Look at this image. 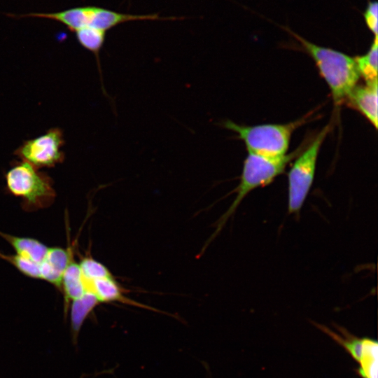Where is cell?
<instances>
[{
	"mask_svg": "<svg viewBox=\"0 0 378 378\" xmlns=\"http://www.w3.org/2000/svg\"><path fill=\"white\" fill-rule=\"evenodd\" d=\"M330 131L326 125L296 158L288 174V210L298 214L312 186L318 153Z\"/></svg>",
	"mask_w": 378,
	"mask_h": 378,
	"instance_id": "obj_5",
	"label": "cell"
},
{
	"mask_svg": "<svg viewBox=\"0 0 378 378\" xmlns=\"http://www.w3.org/2000/svg\"><path fill=\"white\" fill-rule=\"evenodd\" d=\"M0 258L8 261L24 275L40 279L39 265L16 254L7 255L0 253Z\"/></svg>",
	"mask_w": 378,
	"mask_h": 378,
	"instance_id": "obj_18",
	"label": "cell"
},
{
	"mask_svg": "<svg viewBox=\"0 0 378 378\" xmlns=\"http://www.w3.org/2000/svg\"><path fill=\"white\" fill-rule=\"evenodd\" d=\"M3 237L15 251V254L39 264L44 258L48 247L38 240L18 237L0 232Z\"/></svg>",
	"mask_w": 378,
	"mask_h": 378,
	"instance_id": "obj_11",
	"label": "cell"
},
{
	"mask_svg": "<svg viewBox=\"0 0 378 378\" xmlns=\"http://www.w3.org/2000/svg\"><path fill=\"white\" fill-rule=\"evenodd\" d=\"M60 290L64 299L65 316L69 308L70 302L80 298L85 293L84 281L79 266L74 258H72L62 276Z\"/></svg>",
	"mask_w": 378,
	"mask_h": 378,
	"instance_id": "obj_10",
	"label": "cell"
},
{
	"mask_svg": "<svg viewBox=\"0 0 378 378\" xmlns=\"http://www.w3.org/2000/svg\"><path fill=\"white\" fill-rule=\"evenodd\" d=\"M306 118L286 124L241 125L230 120L222 126L233 131L241 139L248 153L265 157H282L286 155L291 135L303 124Z\"/></svg>",
	"mask_w": 378,
	"mask_h": 378,
	"instance_id": "obj_4",
	"label": "cell"
},
{
	"mask_svg": "<svg viewBox=\"0 0 378 378\" xmlns=\"http://www.w3.org/2000/svg\"><path fill=\"white\" fill-rule=\"evenodd\" d=\"M85 292L92 293L99 303L120 302L153 312L166 314L155 307L136 302L125 294V290L116 281L114 276L90 281H85Z\"/></svg>",
	"mask_w": 378,
	"mask_h": 378,
	"instance_id": "obj_7",
	"label": "cell"
},
{
	"mask_svg": "<svg viewBox=\"0 0 378 378\" xmlns=\"http://www.w3.org/2000/svg\"><path fill=\"white\" fill-rule=\"evenodd\" d=\"M29 163L15 162L5 174L8 192L22 200L24 211H33L52 204L56 197L52 179Z\"/></svg>",
	"mask_w": 378,
	"mask_h": 378,
	"instance_id": "obj_3",
	"label": "cell"
},
{
	"mask_svg": "<svg viewBox=\"0 0 378 378\" xmlns=\"http://www.w3.org/2000/svg\"><path fill=\"white\" fill-rule=\"evenodd\" d=\"M377 49L378 38L374 36L369 50L363 55L354 58L359 75L367 84L377 83Z\"/></svg>",
	"mask_w": 378,
	"mask_h": 378,
	"instance_id": "obj_14",
	"label": "cell"
},
{
	"mask_svg": "<svg viewBox=\"0 0 378 378\" xmlns=\"http://www.w3.org/2000/svg\"><path fill=\"white\" fill-rule=\"evenodd\" d=\"M63 131L52 127L43 134L24 141L14 152L22 161L41 169L53 167L64 160Z\"/></svg>",
	"mask_w": 378,
	"mask_h": 378,
	"instance_id": "obj_6",
	"label": "cell"
},
{
	"mask_svg": "<svg viewBox=\"0 0 378 378\" xmlns=\"http://www.w3.org/2000/svg\"><path fill=\"white\" fill-rule=\"evenodd\" d=\"M78 263L83 279L85 281H90L113 276L104 264L95 260L91 255L82 257Z\"/></svg>",
	"mask_w": 378,
	"mask_h": 378,
	"instance_id": "obj_17",
	"label": "cell"
},
{
	"mask_svg": "<svg viewBox=\"0 0 378 378\" xmlns=\"http://www.w3.org/2000/svg\"><path fill=\"white\" fill-rule=\"evenodd\" d=\"M297 153L295 151L282 157L271 158L248 153L244 162L239 183L235 189L236 197L216 222V230L209 242L223 229L246 195L258 188L271 183L284 172L288 162L297 156Z\"/></svg>",
	"mask_w": 378,
	"mask_h": 378,
	"instance_id": "obj_2",
	"label": "cell"
},
{
	"mask_svg": "<svg viewBox=\"0 0 378 378\" xmlns=\"http://www.w3.org/2000/svg\"><path fill=\"white\" fill-rule=\"evenodd\" d=\"M75 34L80 45L95 55L100 71L99 52L104 43L106 31L86 27L76 31Z\"/></svg>",
	"mask_w": 378,
	"mask_h": 378,
	"instance_id": "obj_16",
	"label": "cell"
},
{
	"mask_svg": "<svg viewBox=\"0 0 378 378\" xmlns=\"http://www.w3.org/2000/svg\"><path fill=\"white\" fill-rule=\"evenodd\" d=\"M377 351L376 341L362 340L359 372L363 378H377Z\"/></svg>",
	"mask_w": 378,
	"mask_h": 378,
	"instance_id": "obj_15",
	"label": "cell"
},
{
	"mask_svg": "<svg viewBox=\"0 0 378 378\" xmlns=\"http://www.w3.org/2000/svg\"><path fill=\"white\" fill-rule=\"evenodd\" d=\"M74 258L71 246L48 247L43 260L38 264L40 279L48 281L60 290L62 276Z\"/></svg>",
	"mask_w": 378,
	"mask_h": 378,
	"instance_id": "obj_8",
	"label": "cell"
},
{
	"mask_svg": "<svg viewBox=\"0 0 378 378\" xmlns=\"http://www.w3.org/2000/svg\"><path fill=\"white\" fill-rule=\"evenodd\" d=\"M377 83L356 85L348 95L349 104L358 110L377 129Z\"/></svg>",
	"mask_w": 378,
	"mask_h": 378,
	"instance_id": "obj_9",
	"label": "cell"
},
{
	"mask_svg": "<svg viewBox=\"0 0 378 378\" xmlns=\"http://www.w3.org/2000/svg\"><path fill=\"white\" fill-rule=\"evenodd\" d=\"M338 342H340L346 349L349 351L351 356L358 361L360 359L361 354V346H362V340L357 338H340L339 337H335Z\"/></svg>",
	"mask_w": 378,
	"mask_h": 378,
	"instance_id": "obj_20",
	"label": "cell"
},
{
	"mask_svg": "<svg viewBox=\"0 0 378 378\" xmlns=\"http://www.w3.org/2000/svg\"><path fill=\"white\" fill-rule=\"evenodd\" d=\"M99 304L100 303L97 299L88 292L71 302L70 308L71 332L74 342H76L85 321Z\"/></svg>",
	"mask_w": 378,
	"mask_h": 378,
	"instance_id": "obj_12",
	"label": "cell"
},
{
	"mask_svg": "<svg viewBox=\"0 0 378 378\" xmlns=\"http://www.w3.org/2000/svg\"><path fill=\"white\" fill-rule=\"evenodd\" d=\"M158 19H159V16L156 14L130 15L97 7L94 20L90 27L106 31L115 26L125 22Z\"/></svg>",
	"mask_w": 378,
	"mask_h": 378,
	"instance_id": "obj_13",
	"label": "cell"
},
{
	"mask_svg": "<svg viewBox=\"0 0 378 378\" xmlns=\"http://www.w3.org/2000/svg\"><path fill=\"white\" fill-rule=\"evenodd\" d=\"M288 31L312 57L330 90L335 104L340 106L357 85L360 77L354 58L312 43L291 30Z\"/></svg>",
	"mask_w": 378,
	"mask_h": 378,
	"instance_id": "obj_1",
	"label": "cell"
},
{
	"mask_svg": "<svg viewBox=\"0 0 378 378\" xmlns=\"http://www.w3.org/2000/svg\"><path fill=\"white\" fill-rule=\"evenodd\" d=\"M365 24L368 29L377 36L378 32V6L377 1H370L363 13Z\"/></svg>",
	"mask_w": 378,
	"mask_h": 378,
	"instance_id": "obj_19",
	"label": "cell"
}]
</instances>
